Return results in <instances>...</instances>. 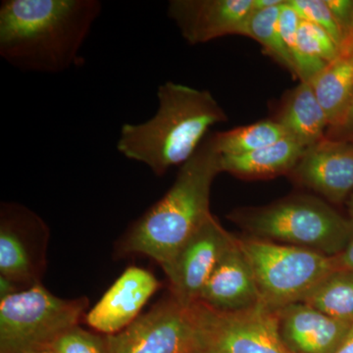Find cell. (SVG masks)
<instances>
[{"label":"cell","instance_id":"cell-13","mask_svg":"<svg viewBox=\"0 0 353 353\" xmlns=\"http://www.w3.org/2000/svg\"><path fill=\"white\" fill-rule=\"evenodd\" d=\"M290 174L304 187L340 203L353 190V141L323 139L306 148Z\"/></svg>","mask_w":353,"mask_h":353},{"label":"cell","instance_id":"cell-22","mask_svg":"<svg viewBox=\"0 0 353 353\" xmlns=\"http://www.w3.org/2000/svg\"><path fill=\"white\" fill-rule=\"evenodd\" d=\"M50 348L55 353H108V336L78 325L62 334Z\"/></svg>","mask_w":353,"mask_h":353},{"label":"cell","instance_id":"cell-2","mask_svg":"<svg viewBox=\"0 0 353 353\" xmlns=\"http://www.w3.org/2000/svg\"><path fill=\"white\" fill-rule=\"evenodd\" d=\"M221 159L211 134L181 166L170 190L123 234L116 246L117 254L145 255L166 271L183 245L210 217L211 187L223 172Z\"/></svg>","mask_w":353,"mask_h":353},{"label":"cell","instance_id":"cell-3","mask_svg":"<svg viewBox=\"0 0 353 353\" xmlns=\"http://www.w3.org/2000/svg\"><path fill=\"white\" fill-rule=\"evenodd\" d=\"M157 99V113L150 120L123 125L117 150L162 176L194 157L208 130L228 117L209 90L183 83H162Z\"/></svg>","mask_w":353,"mask_h":353},{"label":"cell","instance_id":"cell-16","mask_svg":"<svg viewBox=\"0 0 353 353\" xmlns=\"http://www.w3.org/2000/svg\"><path fill=\"white\" fill-rule=\"evenodd\" d=\"M276 121L284 128L289 138L304 148L326 138L325 132L329 128L326 114L309 83L301 82L290 90Z\"/></svg>","mask_w":353,"mask_h":353},{"label":"cell","instance_id":"cell-18","mask_svg":"<svg viewBox=\"0 0 353 353\" xmlns=\"http://www.w3.org/2000/svg\"><path fill=\"white\" fill-rule=\"evenodd\" d=\"M309 83L326 114L329 129L338 127L353 101V50L340 53Z\"/></svg>","mask_w":353,"mask_h":353},{"label":"cell","instance_id":"cell-27","mask_svg":"<svg viewBox=\"0 0 353 353\" xmlns=\"http://www.w3.org/2000/svg\"><path fill=\"white\" fill-rule=\"evenodd\" d=\"M336 263L341 270L353 272V236L345 250L336 256Z\"/></svg>","mask_w":353,"mask_h":353},{"label":"cell","instance_id":"cell-23","mask_svg":"<svg viewBox=\"0 0 353 353\" xmlns=\"http://www.w3.org/2000/svg\"><path fill=\"white\" fill-rule=\"evenodd\" d=\"M287 2L301 19L319 26L328 32L341 50L343 43V34L326 0H287Z\"/></svg>","mask_w":353,"mask_h":353},{"label":"cell","instance_id":"cell-15","mask_svg":"<svg viewBox=\"0 0 353 353\" xmlns=\"http://www.w3.org/2000/svg\"><path fill=\"white\" fill-rule=\"evenodd\" d=\"M278 316L281 336L292 353H334L353 325L304 303L279 309Z\"/></svg>","mask_w":353,"mask_h":353},{"label":"cell","instance_id":"cell-5","mask_svg":"<svg viewBox=\"0 0 353 353\" xmlns=\"http://www.w3.org/2000/svg\"><path fill=\"white\" fill-rule=\"evenodd\" d=\"M252 265L261 303L275 310L306 296L334 271L336 256L262 239H239Z\"/></svg>","mask_w":353,"mask_h":353},{"label":"cell","instance_id":"cell-28","mask_svg":"<svg viewBox=\"0 0 353 353\" xmlns=\"http://www.w3.org/2000/svg\"><path fill=\"white\" fill-rule=\"evenodd\" d=\"M22 290L24 289H22L19 285L16 284L13 281L0 276V301L12 296V294Z\"/></svg>","mask_w":353,"mask_h":353},{"label":"cell","instance_id":"cell-11","mask_svg":"<svg viewBox=\"0 0 353 353\" xmlns=\"http://www.w3.org/2000/svg\"><path fill=\"white\" fill-rule=\"evenodd\" d=\"M254 0H172L169 18L190 44L208 43L222 37L245 36Z\"/></svg>","mask_w":353,"mask_h":353},{"label":"cell","instance_id":"cell-12","mask_svg":"<svg viewBox=\"0 0 353 353\" xmlns=\"http://www.w3.org/2000/svg\"><path fill=\"white\" fill-rule=\"evenodd\" d=\"M160 285L152 272L128 267L85 314V321L97 333L105 336L119 333L138 319Z\"/></svg>","mask_w":353,"mask_h":353},{"label":"cell","instance_id":"cell-25","mask_svg":"<svg viewBox=\"0 0 353 353\" xmlns=\"http://www.w3.org/2000/svg\"><path fill=\"white\" fill-rule=\"evenodd\" d=\"M326 2L340 27L345 43L353 32V0H326Z\"/></svg>","mask_w":353,"mask_h":353},{"label":"cell","instance_id":"cell-4","mask_svg":"<svg viewBox=\"0 0 353 353\" xmlns=\"http://www.w3.org/2000/svg\"><path fill=\"white\" fill-rule=\"evenodd\" d=\"M229 218L254 238L332 257L340 254L353 236V221L313 196H294L263 208L238 209Z\"/></svg>","mask_w":353,"mask_h":353},{"label":"cell","instance_id":"cell-17","mask_svg":"<svg viewBox=\"0 0 353 353\" xmlns=\"http://www.w3.org/2000/svg\"><path fill=\"white\" fill-rule=\"evenodd\" d=\"M305 150L294 139L285 138L246 154L222 155V171L243 179L274 178L290 173Z\"/></svg>","mask_w":353,"mask_h":353},{"label":"cell","instance_id":"cell-33","mask_svg":"<svg viewBox=\"0 0 353 353\" xmlns=\"http://www.w3.org/2000/svg\"><path fill=\"white\" fill-rule=\"evenodd\" d=\"M350 210L352 212V215L353 216V194L352 196V199H350Z\"/></svg>","mask_w":353,"mask_h":353},{"label":"cell","instance_id":"cell-32","mask_svg":"<svg viewBox=\"0 0 353 353\" xmlns=\"http://www.w3.org/2000/svg\"><path fill=\"white\" fill-rule=\"evenodd\" d=\"M28 353H55L51 348H43V350H32Z\"/></svg>","mask_w":353,"mask_h":353},{"label":"cell","instance_id":"cell-24","mask_svg":"<svg viewBox=\"0 0 353 353\" xmlns=\"http://www.w3.org/2000/svg\"><path fill=\"white\" fill-rule=\"evenodd\" d=\"M301 22V18L299 17V14L288 4L287 0H285L284 4L281 7L278 26L281 37H282L292 58V53L296 48L297 34H299Z\"/></svg>","mask_w":353,"mask_h":353},{"label":"cell","instance_id":"cell-26","mask_svg":"<svg viewBox=\"0 0 353 353\" xmlns=\"http://www.w3.org/2000/svg\"><path fill=\"white\" fill-rule=\"evenodd\" d=\"M326 138L336 141H353V101L345 119L338 127L329 129Z\"/></svg>","mask_w":353,"mask_h":353},{"label":"cell","instance_id":"cell-19","mask_svg":"<svg viewBox=\"0 0 353 353\" xmlns=\"http://www.w3.org/2000/svg\"><path fill=\"white\" fill-rule=\"evenodd\" d=\"M285 138L289 137L284 128L277 121L270 120L213 134L218 152L225 157L253 152Z\"/></svg>","mask_w":353,"mask_h":353},{"label":"cell","instance_id":"cell-29","mask_svg":"<svg viewBox=\"0 0 353 353\" xmlns=\"http://www.w3.org/2000/svg\"><path fill=\"white\" fill-rule=\"evenodd\" d=\"M334 353H353V325L345 340Z\"/></svg>","mask_w":353,"mask_h":353},{"label":"cell","instance_id":"cell-21","mask_svg":"<svg viewBox=\"0 0 353 353\" xmlns=\"http://www.w3.org/2000/svg\"><path fill=\"white\" fill-rule=\"evenodd\" d=\"M283 4L253 11L246 22L245 36L259 43L266 54L297 78L296 65L279 30V15Z\"/></svg>","mask_w":353,"mask_h":353},{"label":"cell","instance_id":"cell-6","mask_svg":"<svg viewBox=\"0 0 353 353\" xmlns=\"http://www.w3.org/2000/svg\"><path fill=\"white\" fill-rule=\"evenodd\" d=\"M87 297L65 299L36 285L0 301V353H28L50 348L80 325Z\"/></svg>","mask_w":353,"mask_h":353},{"label":"cell","instance_id":"cell-10","mask_svg":"<svg viewBox=\"0 0 353 353\" xmlns=\"http://www.w3.org/2000/svg\"><path fill=\"white\" fill-rule=\"evenodd\" d=\"M233 238L211 214L164 272L171 296L185 306L199 301L204 285Z\"/></svg>","mask_w":353,"mask_h":353},{"label":"cell","instance_id":"cell-7","mask_svg":"<svg viewBox=\"0 0 353 353\" xmlns=\"http://www.w3.org/2000/svg\"><path fill=\"white\" fill-rule=\"evenodd\" d=\"M190 312L192 353H292L281 336L278 310L264 303L221 311L197 301Z\"/></svg>","mask_w":353,"mask_h":353},{"label":"cell","instance_id":"cell-20","mask_svg":"<svg viewBox=\"0 0 353 353\" xmlns=\"http://www.w3.org/2000/svg\"><path fill=\"white\" fill-rule=\"evenodd\" d=\"M301 303L334 319L353 323V272L334 271Z\"/></svg>","mask_w":353,"mask_h":353},{"label":"cell","instance_id":"cell-1","mask_svg":"<svg viewBox=\"0 0 353 353\" xmlns=\"http://www.w3.org/2000/svg\"><path fill=\"white\" fill-rule=\"evenodd\" d=\"M101 9L99 0H4L0 55L21 71H68L82 61L80 51Z\"/></svg>","mask_w":353,"mask_h":353},{"label":"cell","instance_id":"cell-9","mask_svg":"<svg viewBox=\"0 0 353 353\" xmlns=\"http://www.w3.org/2000/svg\"><path fill=\"white\" fill-rule=\"evenodd\" d=\"M190 306L171 296L119 333L108 336V353H192Z\"/></svg>","mask_w":353,"mask_h":353},{"label":"cell","instance_id":"cell-8","mask_svg":"<svg viewBox=\"0 0 353 353\" xmlns=\"http://www.w3.org/2000/svg\"><path fill=\"white\" fill-rule=\"evenodd\" d=\"M50 230L31 209L17 202L0 206V276L22 289L41 284Z\"/></svg>","mask_w":353,"mask_h":353},{"label":"cell","instance_id":"cell-31","mask_svg":"<svg viewBox=\"0 0 353 353\" xmlns=\"http://www.w3.org/2000/svg\"><path fill=\"white\" fill-rule=\"evenodd\" d=\"M353 50V32L352 34H350V37L347 39H345V43L341 46L340 53L341 52H347V51Z\"/></svg>","mask_w":353,"mask_h":353},{"label":"cell","instance_id":"cell-14","mask_svg":"<svg viewBox=\"0 0 353 353\" xmlns=\"http://www.w3.org/2000/svg\"><path fill=\"white\" fill-rule=\"evenodd\" d=\"M199 301L221 311L241 310L261 303L252 265L239 239L234 236L228 245Z\"/></svg>","mask_w":353,"mask_h":353},{"label":"cell","instance_id":"cell-30","mask_svg":"<svg viewBox=\"0 0 353 353\" xmlns=\"http://www.w3.org/2000/svg\"><path fill=\"white\" fill-rule=\"evenodd\" d=\"M284 2L285 0H254V10L281 6Z\"/></svg>","mask_w":353,"mask_h":353}]
</instances>
